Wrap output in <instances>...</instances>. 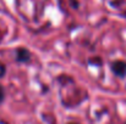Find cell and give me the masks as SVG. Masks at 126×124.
Here are the masks:
<instances>
[{"label": "cell", "instance_id": "cell-1", "mask_svg": "<svg viewBox=\"0 0 126 124\" xmlns=\"http://www.w3.org/2000/svg\"><path fill=\"white\" fill-rule=\"evenodd\" d=\"M111 69H113V72L116 76L125 77L126 76V62H124V61H115L111 65Z\"/></svg>", "mask_w": 126, "mask_h": 124}, {"label": "cell", "instance_id": "cell-2", "mask_svg": "<svg viewBox=\"0 0 126 124\" xmlns=\"http://www.w3.org/2000/svg\"><path fill=\"white\" fill-rule=\"evenodd\" d=\"M16 58L20 62H28L31 60V54L27 49H18L16 51Z\"/></svg>", "mask_w": 126, "mask_h": 124}, {"label": "cell", "instance_id": "cell-3", "mask_svg": "<svg viewBox=\"0 0 126 124\" xmlns=\"http://www.w3.org/2000/svg\"><path fill=\"white\" fill-rule=\"evenodd\" d=\"M5 72H6V68H5V65H2V63H0V78H1V77H4V74H5Z\"/></svg>", "mask_w": 126, "mask_h": 124}, {"label": "cell", "instance_id": "cell-4", "mask_svg": "<svg viewBox=\"0 0 126 124\" xmlns=\"http://www.w3.org/2000/svg\"><path fill=\"white\" fill-rule=\"evenodd\" d=\"M4 101V89H2V86L0 85V103Z\"/></svg>", "mask_w": 126, "mask_h": 124}, {"label": "cell", "instance_id": "cell-5", "mask_svg": "<svg viewBox=\"0 0 126 124\" xmlns=\"http://www.w3.org/2000/svg\"><path fill=\"white\" fill-rule=\"evenodd\" d=\"M69 124H76V123H69Z\"/></svg>", "mask_w": 126, "mask_h": 124}]
</instances>
